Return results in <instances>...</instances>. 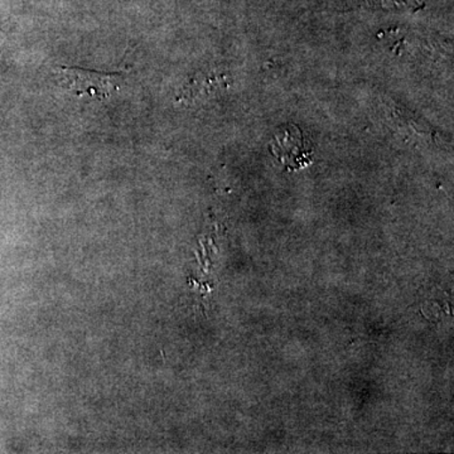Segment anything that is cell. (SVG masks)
I'll list each match as a JSON object with an SVG mask.
<instances>
[{"label": "cell", "instance_id": "cell-1", "mask_svg": "<svg viewBox=\"0 0 454 454\" xmlns=\"http://www.w3.org/2000/svg\"><path fill=\"white\" fill-rule=\"evenodd\" d=\"M59 82L77 95L106 100L121 91L124 77L119 74H104L74 67H59L56 70Z\"/></svg>", "mask_w": 454, "mask_h": 454}, {"label": "cell", "instance_id": "cell-2", "mask_svg": "<svg viewBox=\"0 0 454 454\" xmlns=\"http://www.w3.org/2000/svg\"><path fill=\"white\" fill-rule=\"evenodd\" d=\"M273 152L280 162L286 166L301 168L309 163L312 157V151L307 145L306 139L301 136V130L297 128H288L284 131L283 136H277L273 145Z\"/></svg>", "mask_w": 454, "mask_h": 454}]
</instances>
